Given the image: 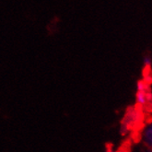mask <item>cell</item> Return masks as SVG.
I'll list each match as a JSON object with an SVG mask.
<instances>
[{"label":"cell","mask_w":152,"mask_h":152,"mask_svg":"<svg viewBox=\"0 0 152 152\" xmlns=\"http://www.w3.org/2000/svg\"><path fill=\"white\" fill-rule=\"evenodd\" d=\"M140 140L147 148L152 149V121L146 123L141 129Z\"/></svg>","instance_id":"1"},{"label":"cell","mask_w":152,"mask_h":152,"mask_svg":"<svg viewBox=\"0 0 152 152\" xmlns=\"http://www.w3.org/2000/svg\"><path fill=\"white\" fill-rule=\"evenodd\" d=\"M148 101V93L147 91V85L145 82L140 81L137 86V102L140 105H145Z\"/></svg>","instance_id":"2"},{"label":"cell","mask_w":152,"mask_h":152,"mask_svg":"<svg viewBox=\"0 0 152 152\" xmlns=\"http://www.w3.org/2000/svg\"><path fill=\"white\" fill-rule=\"evenodd\" d=\"M145 152H152V149H149V148H147V150Z\"/></svg>","instance_id":"3"}]
</instances>
